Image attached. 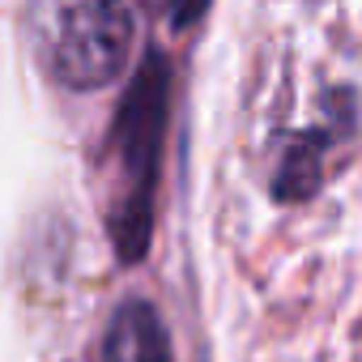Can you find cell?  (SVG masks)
I'll return each mask as SVG.
<instances>
[{"label":"cell","mask_w":362,"mask_h":362,"mask_svg":"<svg viewBox=\"0 0 362 362\" xmlns=\"http://www.w3.org/2000/svg\"><path fill=\"white\" fill-rule=\"evenodd\" d=\"M30 52L64 90H103L119 77L132 43L124 0H30Z\"/></svg>","instance_id":"6da1fadb"},{"label":"cell","mask_w":362,"mask_h":362,"mask_svg":"<svg viewBox=\"0 0 362 362\" xmlns=\"http://www.w3.org/2000/svg\"><path fill=\"white\" fill-rule=\"evenodd\" d=\"M103 362H170V341L158 311L141 298L124 303L107 328Z\"/></svg>","instance_id":"7a4b0ae2"},{"label":"cell","mask_w":362,"mask_h":362,"mask_svg":"<svg viewBox=\"0 0 362 362\" xmlns=\"http://www.w3.org/2000/svg\"><path fill=\"white\" fill-rule=\"evenodd\" d=\"M149 5H158V0H149ZM162 5H166V0H162ZM179 9H188V0H179Z\"/></svg>","instance_id":"3957f363"}]
</instances>
